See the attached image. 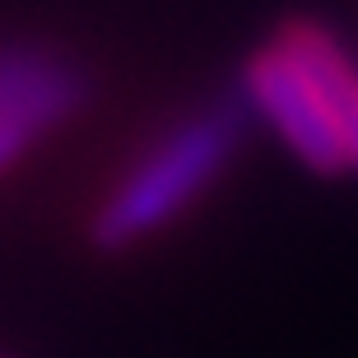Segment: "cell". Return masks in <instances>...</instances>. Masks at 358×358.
Segmentation results:
<instances>
[{"label":"cell","mask_w":358,"mask_h":358,"mask_svg":"<svg viewBox=\"0 0 358 358\" xmlns=\"http://www.w3.org/2000/svg\"><path fill=\"white\" fill-rule=\"evenodd\" d=\"M89 103V75L42 42L0 47V173Z\"/></svg>","instance_id":"2"},{"label":"cell","mask_w":358,"mask_h":358,"mask_svg":"<svg viewBox=\"0 0 358 358\" xmlns=\"http://www.w3.org/2000/svg\"><path fill=\"white\" fill-rule=\"evenodd\" d=\"M275 47L289 52V61L312 80V89L321 93L335 131L345 140L349 168H358V70L349 66V56L340 52V42L321 24H312V19H293V24L279 28Z\"/></svg>","instance_id":"4"},{"label":"cell","mask_w":358,"mask_h":358,"mask_svg":"<svg viewBox=\"0 0 358 358\" xmlns=\"http://www.w3.org/2000/svg\"><path fill=\"white\" fill-rule=\"evenodd\" d=\"M247 112H252L247 98H219V103L191 112L186 121H177L98 205L89 224L93 247H103V252L135 247L140 238L168 228L186 205H196L214 177L228 168V159L238 154Z\"/></svg>","instance_id":"1"},{"label":"cell","mask_w":358,"mask_h":358,"mask_svg":"<svg viewBox=\"0 0 358 358\" xmlns=\"http://www.w3.org/2000/svg\"><path fill=\"white\" fill-rule=\"evenodd\" d=\"M242 98L252 112L270 121L279 131V140L298 154V163H307L312 173H345L349 168V154H345V140L335 131L331 112L321 103V93L312 89L303 70L289 61V52L279 47H266L256 52L242 70Z\"/></svg>","instance_id":"3"}]
</instances>
